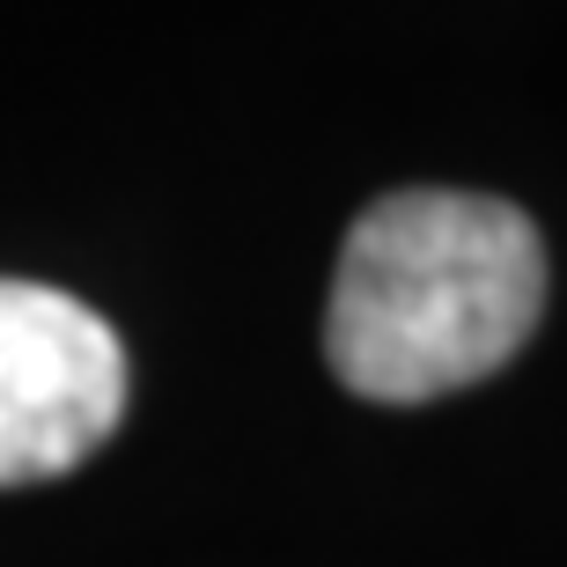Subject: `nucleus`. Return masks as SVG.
<instances>
[{
	"label": "nucleus",
	"mask_w": 567,
	"mask_h": 567,
	"mask_svg": "<svg viewBox=\"0 0 567 567\" xmlns=\"http://www.w3.org/2000/svg\"><path fill=\"white\" fill-rule=\"evenodd\" d=\"M546 310V236L486 192H383L339 244L324 361L369 405L494 377Z\"/></svg>",
	"instance_id": "obj_1"
},
{
	"label": "nucleus",
	"mask_w": 567,
	"mask_h": 567,
	"mask_svg": "<svg viewBox=\"0 0 567 567\" xmlns=\"http://www.w3.org/2000/svg\"><path fill=\"white\" fill-rule=\"evenodd\" d=\"M126 413V347L82 295L0 280V486L89 464Z\"/></svg>",
	"instance_id": "obj_2"
}]
</instances>
